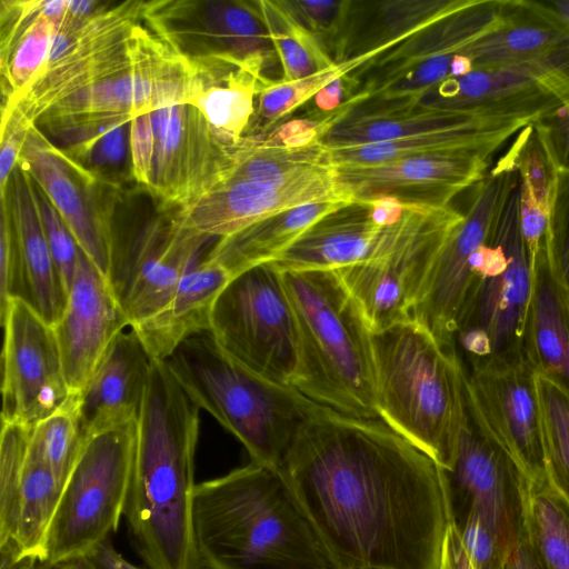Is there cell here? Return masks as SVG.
Listing matches in <instances>:
<instances>
[{
    "label": "cell",
    "instance_id": "1",
    "mask_svg": "<svg viewBox=\"0 0 569 569\" xmlns=\"http://www.w3.org/2000/svg\"><path fill=\"white\" fill-rule=\"evenodd\" d=\"M281 470L336 569H438L443 470L380 419L322 406Z\"/></svg>",
    "mask_w": 569,
    "mask_h": 569
},
{
    "label": "cell",
    "instance_id": "2",
    "mask_svg": "<svg viewBox=\"0 0 569 569\" xmlns=\"http://www.w3.org/2000/svg\"><path fill=\"white\" fill-rule=\"evenodd\" d=\"M199 411L167 362L152 359L123 509L149 569H200L192 537Z\"/></svg>",
    "mask_w": 569,
    "mask_h": 569
},
{
    "label": "cell",
    "instance_id": "3",
    "mask_svg": "<svg viewBox=\"0 0 569 569\" xmlns=\"http://www.w3.org/2000/svg\"><path fill=\"white\" fill-rule=\"evenodd\" d=\"M200 569H336L281 469L254 462L196 485Z\"/></svg>",
    "mask_w": 569,
    "mask_h": 569
},
{
    "label": "cell",
    "instance_id": "4",
    "mask_svg": "<svg viewBox=\"0 0 569 569\" xmlns=\"http://www.w3.org/2000/svg\"><path fill=\"white\" fill-rule=\"evenodd\" d=\"M371 345L379 419L451 470L468 421L458 347L415 319L371 332Z\"/></svg>",
    "mask_w": 569,
    "mask_h": 569
},
{
    "label": "cell",
    "instance_id": "5",
    "mask_svg": "<svg viewBox=\"0 0 569 569\" xmlns=\"http://www.w3.org/2000/svg\"><path fill=\"white\" fill-rule=\"evenodd\" d=\"M280 272L298 341L290 386L339 413L379 419L371 331L337 270Z\"/></svg>",
    "mask_w": 569,
    "mask_h": 569
},
{
    "label": "cell",
    "instance_id": "6",
    "mask_svg": "<svg viewBox=\"0 0 569 569\" xmlns=\"http://www.w3.org/2000/svg\"><path fill=\"white\" fill-rule=\"evenodd\" d=\"M189 398L247 449L251 462L281 469L305 421L322 406L234 360L210 332L197 333L166 360Z\"/></svg>",
    "mask_w": 569,
    "mask_h": 569
},
{
    "label": "cell",
    "instance_id": "7",
    "mask_svg": "<svg viewBox=\"0 0 569 569\" xmlns=\"http://www.w3.org/2000/svg\"><path fill=\"white\" fill-rule=\"evenodd\" d=\"M472 272L459 317L457 347L466 353L469 366L525 358L531 273L520 226L519 182L498 209L475 254Z\"/></svg>",
    "mask_w": 569,
    "mask_h": 569
},
{
    "label": "cell",
    "instance_id": "8",
    "mask_svg": "<svg viewBox=\"0 0 569 569\" xmlns=\"http://www.w3.org/2000/svg\"><path fill=\"white\" fill-rule=\"evenodd\" d=\"M463 219L452 206H403L368 254L337 272L371 332L412 319L449 237Z\"/></svg>",
    "mask_w": 569,
    "mask_h": 569
},
{
    "label": "cell",
    "instance_id": "9",
    "mask_svg": "<svg viewBox=\"0 0 569 569\" xmlns=\"http://www.w3.org/2000/svg\"><path fill=\"white\" fill-rule=\"evenodd\" d=\"M518 6L519 1L467 0L348 73L352 91L340 110L367 100L417 102L422 92L451 77L455 59L468 46L507 23Z\"/></svg>",
    "mask_w": 569,
    "mask_h": 569
},
{
    "label": "cell",
    "instance_id": "10",
    "mask_svg": "<svg viewBox=\"0 0 569 569\" xmlns=\"http://www.w3.org/2000/svg\"><path fill=\"white\" fill-rule=\"evenodd\" d=\"M137 421L86 439L50 525L44 559L88 556L117 531L131 475Z\"/></svg>",
    "mask_w": 569,
    "mask_h": 569
},
{
    "label": "cell",
    "instance_id": "11",
    "mask_svg": "<svg viewBox=\"0 0 569 569\" xmlns=\"http://www.w3.org/2000/svg\"><path fill=\"white\" fill-rule=\"evenodd\" d=\"M210 335L252 372L290 386L297 363V330L281 272L271 263L234 276L217 298Z\"/></svg>",
    "mask_w": 569,
    "mask_h": 569
},
{
    "label": "cell",
    "instance_id": "12",
    "mask_svg": "<svg viewBox=\"0 0 569 569\" xmlns=\"http://www.w3.org/2000/svg\"><path fill=\"white\" fill-rule=\"evenodd\" d=\"M142 18L194 66L246 68L269 79L266 71L279 62L254 1H149Z\"/></svg>",
    "mask_w": 569,
    "mask_h": 569
},
{
    "label": "cell",
    "instance_id": "13",
    "mask_svg": "<svg viewBox=\"0 0 569 569\" xmlns=\"http://www.w3.org/2000/svg\"><path fill=\"white\" fill-rule=\"evenodd\" d=\"M212 239L179 226L171 209L131 232L112 231L107 279L130 327L167 303L186 273L210 249Z\"/></svg>",
    "mask_w": 569,
    "mask_h": 569
},
{
    "label": "cell",
    "instance_id": "14",
    "mask_svg": "<svg viewBox=\"0 0 569 569\" xmlns=\"http://www.w3.org/2000/svg\"><path fill=\"white\" fill-rule=\"evenodd\" d=\"M465 391L473 427L527 481H549L535 371L526 358L491 360L466 369Z\"/></svg>",
    "mask_w": 569,
    "mask_h": 569
},
{
    "label": "cell",
    "instance_id": "15",
    "mask_svg": "<svg viewBox=\"0 0 569 569\" xmlns=\"http://www.w3.org/2000/svg\"><path fill=\"white\" fill-rule=\"evenodd\" d=\"M2 423L33 429L73 396L53 327L24 299L12 297L0 315Z\"/></svg>",
    "mask_w": 569,
    "mask_h": 569
},
{
    "label": "cell",
    "instance_id": "16",
    "mask_svg": "<svg viewBox=\"0 0 569 569\" xmlns=\"http://www.w3.org/2000/svg\"><path fill=\"white\" fill-rule=\"evenodd\" d=\"M143 2L126 1L89 18L68 51L10 106L34 123L74 92L130 68L136 59Z\"/></svg>",
    "mask_w": 569,
    "mask_h": 569
},
{
    "label": "cell",
    "instance_id": "17",
    "mask_svg": "<svg viewBox=\"0 0 569 569\" xmlns=\"http://www.w3.org/2000/svg\"><path fill=\"white\" fill-rule=\"evenodd\" d=\"M518 182L516 167L502 157L470 188L463 219L446 242L412 315V319L446 345L457 346L458 322L472 281L475 254L486 240L498 209Z\"/></svg>",
    "mask_w": 569,
    "mask_h": 569
},
{
    "label": "cell",
    "instance_id": "18",
    "mask_svg": "<svg viewBox=\"0 0 569 569\" xmlns=\"http://www.w3.org/2000/svg\"><path fill=\"white\" fill-rule=\"evenodd\" d=\"M42 189L80 249L107 278L116 222V184L70 159L31 124L18 163Z\"/></svg>",
    "mask_w": 569,
    "mask_h": 569
},
{
    "label": "cell",
    "instance_id": "19",
    "mask_svg": "<svg viewBox=\"0 0 569 569\" xmlns=\"http://www.w3.org/2000/svg\"><path fill=\"white\" fill-rule=\"evenodd\" d=\"M443 470V469H442ZM450 521L472 512L493 533L503 560L521 545V476L471 423L465 426L455 465L443 470Z\"/></svg>",
    "mask_w": 569,
    "mask_h": 569
},
{
    "label": "cell",
    "instance_id": "20",
    "mask_svg": "<svg viewBox=\"0 0 569 569\" xmlns=\"http://www.w3.org/2000/svg\"><path fill=\"white\" fill-rule=\"evenodd\" d=\"M490 160L480 153H442L379 164H340L335 166V182L349 201L390 199L402 207L445 208L486 177Z\"/></svg>",
    "mask_w": 569,
    "mask_h": 569
},
{
    "label": "cell",
    "instance_id": "21",
    "mask_svg": "<svg viewBox=\"0 0 569 569\" xmlns=\"http://www.w3.org/2000/svg\"><path fill=\"white\" fill-rule=\"evenodd\" d=\"M150 113L154 157L149 191L167 206L186 207L219 181L231 147L218 140L203 116L191 104Z\"/></svg>",
    "mask_w": 569,
    "mask_h": 569
},
{
    "label": "cell",
    "instance_id": "22",
    "mask_svg": "<svg viewBox=\"0 0 569 569\" xmlns=\"http://www.w3.org/2000/svg\"><path fill=\"white\" fill-rule=\"evenodd\" d=\"M52 327L69 388L80 395L116 337L130 327L108 279L82 250L64 309Z\"/></svg>",
    "mask_w": 569,
    "mask_h": 569
},
{
    "label": "cell",
    "instance_id": "23",
    "mask_svg": "<svg viewBox=\"0 0 569 569\" xmlns=\"http://www.w3.org/2000/svg\"><path fill=\"white\" fill-rule=\"evenodd\" d=\"M347 200L331 176L276 187L223 179L186 207L173 210L182 228L219 239L279 211L311 202Z\"/></svg>",
    "mask_w": 569,
    "mask_h": 569
},
{
    "label": "cell",
    "instance_id": "24",
    "mask_svg": "<svg viewBox=\"0 0 569 569\" xmlns=\"http://www.w3.org/2000/svg\"><path fill=\"white\" fill-rule=\"evenodd\" d=\"M402 206L349 201L312 223L273 263L280 271L338 270L363 259Z\"/></svg>",
    "mask_w": 569,
    "mask_h": 569
},
{
    "label": "cell",
    "instance_id": "25",
    "mask_svg": "<svg viewBox=\"0 0 569 569\" xmlns=\"http://www.w3.org/2000/svg\"><path fill=\"white\" fill-rule=\"evenodd\" d=\"M151 361L136 331H122L116 337L79 395L84 439L138 420Z\"/></svg>",
    "mask_w": 569,
    "mask_h": 569
},
{
    "label": "cell",
    "instance_id": "26",
    "mask_svg": "<svg viewBox=\"0 0 569 569\" xmlns=\"http://www.w3.org/2000/svg\"><path fill=\"white\" fill-rule=\"evenodd\" d=\"M498 118L509 117L439 109L416 101L367 100L331 114L321 141L329 149H337L453 129Z\"/></svg>",
    "mask_w": 569,
    "mask_h": 569
},
{
    "label": "cell",
    "instance_id": "27",
    "mask_svg": "<svg viewBox=\"0 0 569 569\" xmlns=\"http://www.w3.org/2000/svg\"><path fill=\"white\" fill-rule=\"evenodd\" d=\"M466 1H351L335 61H352L358 69L425 27L459 9Z\"/></svg>",
    "mask_w": 569,
    "mask_h": 569
},
{
    "label": "cell",
    "instance_id": "28",
    "mask_svg": "<svg viewBox=\"0 0 569 569\" xmlns=\"http://www.w3.org/2000/svg\"><path fill=\"white\" fill-rule=\"evenodd\" d=\"M232 278L224 267L206 253L186 273L159 311L130 327L151 359L166 361L186 339L209 332L214 302Z\"/></svg>",
    "mask_w": 569,
    "mask_h": 569
},
{
    "label": "cell",
    "instance_id": "29",
    "mask_svg": "<svg viewBox=\"0 0 569 569\" xmlns=\"http://www.w3.org/2000/svg\"><path fill=\"white\" fill-rule=\"evenodd\" d=\"M17 231L26 300L51 326L60 318L67 301L40 218L34 181L19 164L4 193Z\"/></svg>",
    "mask_w": 569,
    "mask_h": 569
},
{
    "label": "cell",
    "instance_id": "30",
    "mask_svg": "<svg viewBox=\"0 0 569 569\" xmlns=\"http://www.w3.org/2000/svg\"><path fill=\"white\" fill-rule=\"evenodd\" d=\"M530 273L523 355L533 371L569 392V299L543 244Z\"/></svg>",
    "mask_w": 569,
    "mask_h": 569
},
{
    "label": "cell",
    "instance_id": "31",
    "mask_svg": "<svg viewBox=\"0 0 569 569\" xmlns=\"http://www.w3.org/2000/svg\"><path fill=\"white\" fill-rule=\"evenodd\" d=\"M532 122L525 118H498L453 129L329 150L333 166L379 164L442 153H480L492 158L507 140Z\"/></svg>",
    "mask_w": 569,
    "mask_h": 569
},
{
    "label": "cell",
    "instance_id": "32",
    "mask_svg": "<svg viewBox=\"0 0 569 569\" xmlns=\"http://www.w3.org/2000/svg\"><path fill=\"white\" fill-rule=\"evenodd\" d=\"M346 202L349 201L311 202L279 211L217 239L207 257L224 267L232 277L272 262L312 223Z\"/></svg>",
    "mask_w": 569,
    "mask_h": 569
},
{
    "label": "cell",
    "instance_id": "33",
    "mask_svg": "<svg viewBox=\"0 0 569 569\" xmlns=\"http://www.w3.org/2000/svg\"><path fill=\"white\" fill-rule=\"evenodd\" d=\"M67 10V0L28 2L22 26L1 47L2 106L12 104L44 71Z\"/></svg>",
    "mask_w": 569,
    "mask_h": 569
},
{
    "label": "cell",
    "instance_id": "34",
    "mask_svg": "<svg viewBox=\"0 0 569 569\" xmlns=\"http://www.w3.org/2000/svg\"><path fill=\"white\" fill-rule=\"evenodd\" d=\"M568 44L566 29L532 2L519 1L507 23L468 46L463 53L473 69H493L528 62Z\"/></svg>",
    "mask_w": 569,
    "mask_h": 569
},
{
    "label": "cell",
    "instance_id": "35",
    "mask_svg": "<svg viewBox=\"0 0 569 569\" xmlns=\"http://www.w3.org/2000/svg\"><path fill=\"white\" fill-rule=\"evenodd\" d=\"M521 546L539 569H569V500L549 481L520 479Z\"/></svg>",
    "mask_w": 569,
    "mask_h": 569
},
{
    "label": "cell",
    "instance_id": "36",
    "mask_svg": "<svg viewBox=\"0 0 569 569\" xmlns=\"http://www.w3.org/2000/svg\"><path fill=\"white\" fill-rule=\"evenodd\" d=\"M269 80L246 68H233L212 81L190 104L223 144L234 147L244 137L257 97Z\"/></svg>",
    "mask_w": 569,
    "mask_h": 569
},
{
    "label": "cell",
    "instance_id": "37",
    "mask_svg": "<svg viewBox=\"0 0 569 569\" xmlns=\"http://www.w3.org/2000/svg\"><path fill=\"white\" fill-rule=\"evenodd\" d=\"M62 490L63 486L52 470L29 448L22 470L18 526L13 540L20 555L44 559L48 531Z\"/></svg>",
    "mask_w": 569,
    "mask_h": 569
},
{
    "label": "cell",
    "instance_id": "38",
    "mask_svg": "<svg viewBox=\"0 0 569 569\" xmlns=\"http://www.w3.org/2000/svg\"><path fill=\"white\" fill-rule=\"evenodd\" d=\"M280 62L282 80H297L337 63L323 43L303 28L282 0L254 1Z\"/></svg>",
    "mask_w": 569,
    "mask_h": 569
},
{
    "label": "cell",
    "instance_id": "39",
    "mask_svg": "<svg viewBox=\"0 0 569 569\" xmlns=\"http://www.w3.org/2000/svg\"><path fill=\"white\" fill-rule=\"evenodd\" d=\"M548 480L569 500V392L535 371Z\"/></svg>",
    "mask_w": 569,
    "mask_h": 569
},
{
    "label": "cell",
    "instance_id": "40",
    "mask_svg": "<svg viewBox=\"0 0 569 569\" xmlns=\"http://www.w3.org/2000/svg\"><path fill=\"white\" fill-rule=\"evenodd\" d=\"M84 441L79 418V395H73L63 407L32 429L29 448L64 487Z\"/></svg>",
    "mask_w": 569,
    "mask_h": 569
},
{
    "label": "cell",
    "instance_id": "41",
    "mask_svg": "<svg viewBox=\"0 0 569 569\" xmlns=\"http://www.w3.org/2000/svg\"><path fill=\"white\" fill-rule=\"evenodd\" d=\"M349 72L347 64L340 62L306 78L267 83L257 97L256 111L244 137L268 133L277 122L313 99L323 87Z\"/></svg>",
    "mask_w": 569,
    "mask_h": 569
},
{
    "label": "cell",
    "instance_id": "42",
    "mask_svg": "<svg viewBox=\"0 0 569 569\" xmlns=\"http://www.w3.org/2000/svg\"><path fill=\"white\" fill-rule=\"evenodd\" d=\"M502 562L493 533L478 515L448 523L438 569H499Z\"/></svg>",
    "mask_w": 569,
    "mask_h": 569
},
{
    "label": "cell",
    "instance_id": "43",
    "mask_svg": "<svg viewBox=\"0 0 569 569\" xmlns=\"http://www.w3.org/2000/svg\"><path fill=\"white\" fill-rule=\"evenodd\" d=\"M32 429L2 423L0 437V546L17 533L21 479Z\"/></svg>",
    "mask_w": 569,
    "mask_h": 569
},
{
    "label": "cell",
    "instance_id": "44",
    "mask_svg": "<svg viewBox=\"0 0 569 569\" xmlns=\"http://www.w3.org/2000/svg\"><path fill=\"white\" fill-rule=\"evenodd\" d=\"M543 248L569 299V172L556 170Z\"/></svg>",
    "mask_w": 569,
    "mask_h": 569
},
{
    "label": "cell",
    "instance_id": "45",
    "mask_svg": "<svg viewBox=\"0 0 569 569\" xmlns=\"http://www.w3.org/2000/svg\"><path fill=\"white\" fill-rule=\"evenodd\" d=\"M282 2L293 18L323 43L335 60L351 1L282 0Z\"/></svg>",
    "mask_w": 569,
    "mask_h": 569
},
{
    "label": "cell",
    "instance_id": "46",
    "mask_svg": "<svg viewBox=\"0 0 569 569\" xmlns=\"http://www.w3.org/2000/svg\"><path fill=\"white\" fill-rule=\"evenodd\" d=\"M34 189L46 239L68 295L81 249L52 202L36 182Z\"/></svg>",
    "mask_w": 569,
    "mask_h": 569
},
{
    "label": "cell",
    "instance_id": "47",
    "mask_svg": "<svg viewBox=\"0 0 569 569\" xmlns=\"http://www.w3.org/2000/svg\"><path fill=\"white\" fill-rule=\"evenodd\" d=\"M0 315L12 297L26 300L22 266L16 227L8 201L1 197L0 220Z\"/></svg>",
    "mask_w": 569,
    "mask_h": 569
},
{
    "label": "cell",
    "instance_id": "48",
    "mask_svg": "<svg viewBox=\"0 0 569 569\" xmlns=\"http://www.w3.org/2000/svg\"><path fill=\"white\" fill-rule=\"evenodd\" d=\"M531 126L553 169L569 172V101L541 114Z\"/></svg>",
    "mask_w": 569,
    "mask_h": 569
},
{
    "label": "cell",
    "instance_id": "49",
    "mask_svg": "<svg viewBox=\"0 0 569 569\" xmlns=\"http://www.w3.org/2000/svg\"><path fill=\"white\" fill-rule=\"evenodd\" d=\"M129 151L131 178L149 190L152 181L154 136L151 113L134 117L130 122Z\"/></svg>",
    "mask_w": 569,
    "mask_h": 569
},
{
    "label": "cell",
    "instance_id": "50",
    "mask_svg": "<svg viewBox=\"0 0 569 569\" xmlns=\"http://www.w3.org/2000/svg\"><path fill=\"white\" fill-rule=\"evenodd\" d=\"M0 142V194L17 168L31 123L17 109L2 108Z\"/></svg>",
    "mask_w": 569,
    "mask_h": 569
},
{
    "label": "cell",
    "instance_id": "51",
    "mask_svg": "<svg viewBox=\"0 0 569 569\" xmlns=\"http://www.w3.org/2000/svg\"><path fill=\"white\" fill-rule=\"evenodd\" d=\"M88 556L99 569H142L123 558L110 538L101 541Z\"/></svg>",
    "mask_w": 569,
    "mask_h": 569
},
{
    "label": "cell",
    "instance_id": "52",
    "mask_svg": "<svg viewBox=\"0 0 569 569\" xmlns=\"http://www.w3.org/2000/svg\"><path fill=\"white\" fill-rule=\"evenodd\" d=\"M550 20L569 32V0L552 2H532Z\"/></svg>",
    "mask_w": 569,
    "mask_h": 569
},
{
    "label": "cell",
    "instance_id": "53",
    "mask_svg": "<svg viewBox=\"0 0 569 569\" xmlns=\"http://www.w3.org/2000/svg\"><path fill=\"white\" fill-rule=\"evenodd\" d=\"M62 569H99L89 556H81L60 563Z\"/></svg>",
    "mask_w": 569,
    "mask_h": 569
},
{
    "label": "cell",
    "instance_id": "54",
    "mask_svg": "<svg viewBox=\"0 0 569 569\" xmlns=\"http://www.w3.org/2000/svg\"><path fill=\"white\" fill-rule=\"evenodd\" d=\"M47 569H62L60 565H48Z\"/></svg>",
    "mask_w": 569,
    "mask_h": 569
}]
</instances>
